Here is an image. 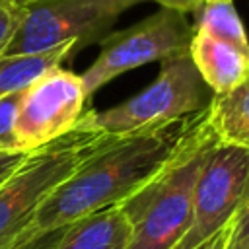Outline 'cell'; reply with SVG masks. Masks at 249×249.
<instances>
[{"label":"cell","mask_w":249,"mask_h":249,"mask_svg":"<svg viewBox=\"0 0 249 249\" xmlns=\"http://www.w3.org/2000/svg\"><path fill=\"white\" fill-rule=\"evenodd\" d=\"M206 119V109L154 128L111 136L39 208L33 231L66 226L95 210L124 204L189 146Z\"/></svg>","instance_id":"cell-1"},{"label":"cell","mask_w":249,"mask_h":249,"mask_svg":"<svg viewBox=\"0 0 249 249\" xmlns=\"http://www.w3.org/2000/svg\"><path fill=\"white\" fill-rule=\"evenodd\" d=\"M109 138L80 119L64 136L29 152L0 185V249H10L33 231L39 208L51 193Z\"/></svg>","instance_id":"cell-2"},{"label":"cell","mask_w":249,"mask_h":249,"mask_svg":"<svg viewBox=\"0 0 249 249\" xmlns=\"http://www.w3.org/2000/svg\"><path fill=\"white\" fill-rule=\"evenodd\" d=\"M216 142L206 117L177 160L121 204L132 224L128 249H173L191 222L195 187Z\"/></svg>","instance_id":"cell-3"},{"label":"cell","mask_w":249,"mask_h":249,"mask_svg":"<svg viewBox=\"0 0 249 249\" xmlns=\"http://www.w3.org/2000/svg\"><path fill=\"white\" fill-rule=\"evenodd\" d=\"M212 95L187 51L161 60L160 74L140 93L101 113L86 111L82 119L103 134L123 136L200 113Z\"/></svg>","instance_id":"cell-4"},{"label":"cell","mask_w":249,"mask_h":249,"mask_svg":"<svg viewBox=\"0 0 249 249\" xmlns=\"http://www.w3.org/2000/svg\"><path fill=\"white\" fill-rule=\"evenodd\" d=\"M142 0H25L19 27L2 56L74 43V53L111 33L123 12Z\"/></svg>","instance_id":"cell-5"},{"label":"cell","mask_w":249,"mask_h":249,"mask_svg":"<svg viewBox=\"0 0 249 249\" xmlns=\"http://www.w3.org/2000/svg\"><path fill=\"white\" fill-rule=\"evenodd\" d=\"M193 37V25L185 14L161 8L142 21L113 31L103 37L101 51L88 70L80 74L86 95L111 82L113 78L154 60H165L187 53Z\"/></svg>","instance_id":"cell-6"},{"label":"cell","mask_w":249,"mask_h":249,"mask_svg":"<svg viewBox=\"0 0 249 249\" xmlns=\"http://www.w3.org/2000/svg\"><path fill=\"white\" fill-rule=\"evenodd\" d=\"M86 99L80 74L62 66L47 70L23 89L16 119L19 148L31 152L64 136L86 113Z\"/></svg>","instance_id":"cell-7"},{"label":"cell","mask_w":249,"mask_h":249,"mask_svg":"<svg viewBox=\"0 0 249 249\" xmlns=\"http://www.w3.org/2000/svg\"><path fill=\"white\" fill-rule=\"evenodd\" d=\"M247 173V150L214 144L195 187L191 222L173 249H195L233 218Z\"/></svg>","instance_id":"cell-8"},{"label":"cell","mask_w":249,"mask_h":249,"mask_svg":"<svg viewBox=\"0 0 249 249\" xmlns=\"http://www.w3.org/2000/svg\"><path fill=\"white\" fill-rule=\"evenodd\" d=\"M189 56L214 95L228 93L249 80V51L195 27Z\"/></svg>","instance_id":"cell-9"},{"label":"cell","mask_w":249,"mask_h":249,"mask_svg":"<svg viewBox=\"0 0 249 249\" xmlns=\"http://www.w3.org/2000/svg\"><path fill=\"white\" fill-rule=\"evenodd\" d=\"M132 224L121 204L95 210L66 224L54 249H128Z\"/></svg>","instance_id":"cell-10"},{"label":"cell","mask_w":249,"mask_h":249,"mask_svg":"<svg viewBox=\"0 0 249 249\" xmlns=\"http://www.w3.org/2000/svg\"><path fill=\"white\" fill-rule=\"evenodd\" d=\"M206 117L218 144L249 152V80L228 93L212 95Z\"/></svg>","instance_id":"cell-11"},{"label":"cell","mask_w":249,"mask_h":249,"mask_svg":"<svg viewBox=\"0 0 249 249\" xmlns=\"http://www.w3.org/2000/svg\"><path fill=\"white\" fill-rule=\"evenodd\" d=\"M72 54H76L74 43H64L43 53L0 56V97L23 91L39 76L54 66H60V62Z\"/></svg>","instance_id":"cell-12"},{"label":"cell","mask_w":249,"mask_h":249,"mask_svg":"<svg viewBox=\"0 0 249 249\" xmlns=\"http://www.w3.org/2000/svg\"><path fill=\"white\" fill-rule=\"evenodd\" d=\"M195 29H200L212 37L228 41L243 51H249V39L243 27L241 18L237 16L233 2H204L196 12Z\"/></svg>","instance_id":"cell-13"},{"label":"cell","mask_w":249,"mask_h":249,"mask_svg":"<svg viewBox=\"0 0 249 249\" xmlns=\"http://www.w3.org/2000/svg\"><path fill=\"white\" fill-rule=\"evenodd\" d=\"M23 91L0 97V152H23L16 138V119Z\"/></svg>","instance_id":"cell-14"},{"label":"cell","mask_w":249,"mask_h":249,"mask_svg":"<svg viewBox=\"0 0 249 249\" xmlns=\"http://www.w3.org/2000/svg\"><path fill=\"white\" fill-rule=\"evenodd\" d=\"M228 249H249V173L237 210L233 214V233Z\"/></svg>","instance_id":"cell-15"},{"label":"cell","mask_w":249,"mask_h":249,"mask_svg":"<svg viewBox=\"0 0 249 249\" xmlns=\"http://www.w3.org/2000/svg\"><path fill=\"white\" fill-rule=\"evenodd\" d=\"M23 16V4L19 0H0V56L14 39Z\"/></svg>","instance_id":"cell-16"},{"label":"cell","mask_w":249,"mask_h":249,"mask_svg":"<svg viewBox=\"0 0 249 249\" xmlns=\"http://www.w3.org/2000/svg\"><path fill=\"white\" fill-rule=\"evenodd\" d=\"M64 228L66 226H58V228L45 230V231H31L23 239H19L16 245H12L10 249H54L64 233Z\"/></svg>","instance_id":"cell-17"},{"label":"cell","mask_w":249,"mask_h":249,"mask_svg":"<svg viewBox=\"0 0 249 249\" xmlns=\"http://www.w3.org/2000/svg\"><path fill=\"white\" fill-rule=\"evenodd\" d=\"M29 152H0V185L27 160Z\"/></svg>","instance_id":"cell-18"},{"label":"cell","mask_w":249,"mask_h":249,"mask_svg":"<svg viewBox=\"0 0 249 249\" xmlns=\"http://www.w3.org/2000/svg\"><path fill=\"white\" fill-rule=\"evenodd\" d=\"M231 233H233V218L224 228H220L214 235H210L200 245H196L195 249H228L231 241Z\"/></svg>","instance_id":"cell-19"},{"label":"cell","mask_w":249,"mask_h":249,"mask_svg":"<svg viewBox=\"0 0 249 249\" xmlns=\"http://www.w3.org/2000/svg\"><path fill=\"white\" fill-rule=\"evenodd\" d=\"M154 2H158L161 8H167L179 14H196L204 4V0H154Z\"/></svg>","instance_id":"cell-20"},{"label":"cell","mask_w":249,"mask_h":249,"mask_svg":"<svg viewBox=\"0 0 249 249\" xmlns=\"http://www.w3.org/2000/svg\"><path fill=\"white\" fill-rule=\"evenodd\" d=\"M204 2H226V0H204Z\"/></svg>","instance_id":"cell-21"},{"label":"cell","mask_w":249,"mask_h":249,"mask_svg":"<svg viewBox=\"0 0 249 249\" xmlns=\"http://www.w3.org/2000/svg\"><path fill=\"white\" fill-rule=\"evenodd\" d=\"M19 2H25V0H19Z\"/></svg>","instance_id":"cell-22"}]
</instances>
